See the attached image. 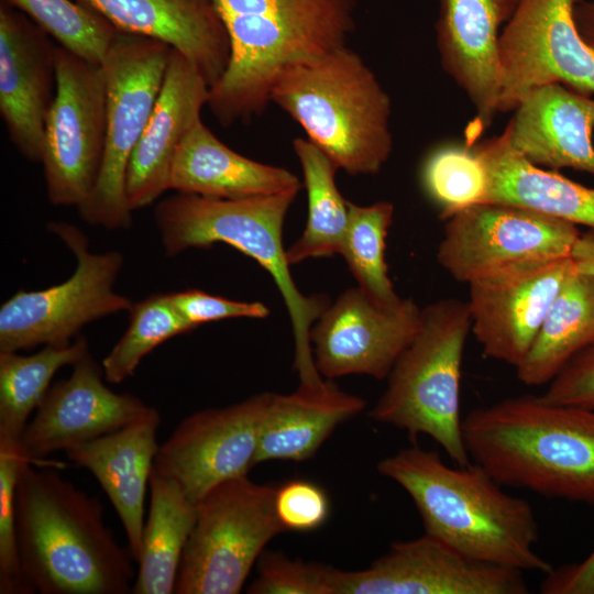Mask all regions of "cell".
<instances>
[{"label":"cell","mask_w":594,"mask_h":594,"mask_svg":"<svg viewBox=\"0 0 594 594\" xmlns=\"http://www.w3.org/2000/svg\"><path fill=\"white\" fill-rule=\"evenodd\" d=\"M119 31L168 44L199 70L211 87L230 57L228 32L216 0H75Z\"/></svg>","instance_id":"obj_23"},{"label":"cell","mask_w":594,"mask_h":594,"mask_svg":"<svg viewBox=\"0 0 594 594\" xmlns=\"http://www.w3.org/2000/svg\"><path fill=\"white\" fill-rule=\"evenodd\" d=\"M365 402L326 380L319 386L299 385L290 394H274L262 421L255 465L272 460L310 459L333 430L359 415Z\"/></svg>","instance_id":"obj_27"},{"label":"cell","mask_w":594,"mask_h":594,"mask_svg":"<svg viewBox=\"0 0 594 594\" xmlns=\"http://www.w3.org/2000/svg\"><path fill=\"white\" fill-rule=\"evenodd\" d=\"M579 33L594 52V0H581L574 10Z\"/></svg>","instance_id":"obj_43"},{"label":"cell","mask_w":594,"mask_h":594,"mask_svg":"<svg viewBox=\"0 0 594 594\" xmlns=\"http://www.w3.org/2000/svg\"><path fill=\"white\" fill-rule=\"evenodd\" d=\"M581 0H519L499 38V112L515 110L532 89L563 84L594 95V52L581 37Z\"/></svg>","instance_id":"obj_13"},{"label":"cell","mask_w":594,"mask_h":594,"mask_svg":"<svg viewBox=\"0 0 594 594\" xmlns=\"http://www.w3.org/2000/svg\"><path fill=\"white\" fill-rule=\"evenodd\" d=\"M161 416L153 408L119 430L65 451L87 469L113 505L125 532L128 549L138 563L142 553L145 496L160 444Z\"/></svg>","instance_id":"obj_24"},{"label":"cell","mask_w":594,"mask_h":594,"mask_svg":"<svg viewBox=\"0 0 594 594\" xmlns=\"http://www.w3.org/2000/svg\"><path fill=\"white\" fill-rule=\"evenodd\" d=\"M470 332L468 302L443 298L424 307L416 337L370 411L374 420L410 437H430L457 465L471 463L460 411L461 369Z\"/></svg>","instance_id":"obj_7"},{"label":"cell","mask_w":594,"mask_h":594,"mask_svg":"<svg viewBox=\"0 0 594 594\" xmlns=\"http://www.w3.org/2000/svg\"><path fill=\"white\" fill-rule=\"evenodd\" d=\"M307 191L308 215L301 235L286 249L289 265L341 255L349 224V200L336 184L338 167L308 139L293 142Z\"/></svg>","instance_id":"obj_30"},{"label":"cell","mask_w":594,"mask_h":594,"mask_svg":"<svg viewBox=\"0 0 594 594\" xmlns=\"http://www.w3.org/2000/svg\"><path fill=\"white\" fill-rule=\"evenodd\" d=\"M473 152L486 177L481 204L521 207L594 230V188L524 158L510 144L508 127Z\"/></svg>","instance_id":"obj_25"},{"label":"cell","mask_w":594,"mask_h":594,"mask_svg":"<svg viewBox=\"0 0 594 594\" xmlns=\"http://www.w3.org/2000/svg\"><path fill=\"white\" fill-rule=\"evenodd\" d=\"M421 180L428 196L446 220L454 212L481 204L486 177L479 157L469 147L442 146L425 161Z\"/></svg>","instance_id":"obj_35"},{"label":"cell","mask_w":594,"mask_h":594,"mask_svg":"<svg viewBox=\"0 0 594 594\" xmlns=\"http://www.w3.org/2000/svg\"><path fill=\"white\" fill-rule=\"evenodd\" d=\"M230 57L207 106L223 127L249 121L271 102L288 67L345 46L356 0H216Z\"/></svg>","instance_id":"obj_3"},{"label":"cell","mask_w":594,"mask_h":594,"mask_svg":"<svg viewBox=\"0 0 594 594\" xmlns=\"http://www.w3.org/2000/svg\"><path fill=\"white\" fill-rule=\"evenodd\" d=\"M88 353L84 338L64 345H44L31 355L0 352V436L19 440L55 373Z\"/></svg>","instance_id":"obj_31"},{"label":"cell","mask_w":594,"mask_h":594,"mask_svg":"<svg viewBox=\"0 0 594 594\" xmlns=\"http://www.w3.org/2000/svg\"><path fill=\"white\" fill-rule=\"evenodd\" d=\"M148 487L150 508L131 593L170 594L196 521L197 503L174 480L154 470Z\"/></svg>","instance_id":"obj_28"},{"label":"cell","mask_w":594,"mask_h":594,"mask_svg":"<svg viewBox=\"0 0 594 594\" xmlns=\"http://www.w3.org/2000/svg\"><path fill=\"white\" fill-rule=\"evenodd\" d=\"M271 102L346 174L375 175L392 154L391 98L348 45L286 68L272 87Z\"/></svg>","instance_id":"obj_6"},{"label":"cell","mask_w":594,"mask_h":594,"mask_svg":"<svg viewBox=\"0 0 594 594\" xmlns=\"http://www.w3.org/2000/svg\"><path fill=\"white\" fill-rule=\"evenodd\" d=\"M274 506L285 531L315 530L326 522L330 513L326 491L306 480H292L277 486Z\"/></svg>","instance_id":"obj_38"},{"label":"cell","mask_w":594,"mask_h":594,"mask_svg":"<svg viewBox=\"0 0 594 594\" xmlns=\"http://www.w3.org/2000/svg\"><path fill=\"white\" fill-rule=\"evenodd\" d=\"M103 378L88 353L73 365L69 377L50 387L19 439L31 463L119 430L154 408L138 396L113 392Z\"/></svg>","instance_id":"obj_18"},{"label":"cell","mask_w":594,"mask_h":594,"mask_svg":"<svg viewBox=\"0 0 594 594\" xmlns=\"http://www.w3.org/2000/svg\"><path fill=\"white\" fill-rule=\"evenodd\" d=\"M30 462L18 439L0 436V593L31 594L20 561L15 491L20 472Z\"/></svg>","instance_id":"obj_36"},{"label":"cell","mask_w":594,"mask_h":594,"mask_svg":"<svg viewBox=\"0 0 594 594\" xmlns=\"http://www.w3.org/2000/svg\"><path fill=\"white\" fill-rule=\"evenodd\" d=\"M576 224L530 209L476 204L446 219L438 263L470 284L505 270L569 257Z\"/></svg>","instance_id":"obj_12"},{"label":"cell","mask_w":594,"mask_h":594,"mask_svg":"<svg viewBox=\"0 0 594 594\" xmlns=\"http://www.w3.org/2000/svg\"><path fill=\"white\" fill-rule=\"evenodd\" d=\"M543 594H594V550L579 563L552 569L540 585Z\"/></svg>","instance_id":"obj_41"},{"label":"cell","mask_w":594,"mask_h":594,"mask_svg":"<svg viewBox=\"0 0 594 594\" xmlns=\"http://www.w3.org/2000/svg\"><path fill=\"white\" fill-rule=\"evenodd\" d=\"M209 89L195 65L172 48L158 97L127 169L125 196L132 212L169 189L176 152L201 120Z\"/></svg>","instance_id":"obj_21"},{"label":"cell","mask_w":594,"mask_h":594,"mask_svg":"<svg viewBox=\"0 0 594 594\" xmlns=\"http://www.w3.org/2000/svg\"><path fill=\"white\" fill-rule=\"evenodd\" d=\"M574 270L569 256L515 266L470 283L471 332L483 354L516 369Z\"/></svg>","instance_id":"obj_17"},{"label":"cell","mask_w":594,"mask_h":594,"mask_svg":"<svg viewBox=\"0 0 594 594\" xmlns=\"http://www.w3.org/2000/svg\"><path fill=\"white\" fill-rule=\"evenodd\" d=\"M106 125L102 64L57 45L56 91L45 122L41 161L51 204L79 208L88 199L102 163Z\"/></svg>","instance_id":"obj_11"},{"label":"cell","mask_w":594,"mask_h":594,"mask_svg":"<svg viewBox=\"0 0 594 594\" xmlns=\"http://www.w3.org/2000/svg\"><path fill=\"white\" fill-rule=\"evenodd\" d=\"M519 0H439L436 42L444 72L476 111L479 133L499 112V38Z\"/></svg>","instance_id":"obj_20"},{"label":"cell","mask_w":594,"mask_h":594,"mask_svg":"<svg viewBox=\"0 0 594 594\" xmlns=\"http://www.w3.org/2000/svg\"><path fill=\"white\" fill-rule=\"evenodd\" d=\"M336 594H527L524 572L471 558L425 532L369 568L337 569Z\"/></svg>","instance_id":"obj_16"},{"label":"cell","mask_w":594,"mask_h":594,"mask_svg":"<svg viewBox=\"0 0 594 594\" xmlns=\"http://www.w3.org/2000/svg\"><path fill=\"white\" fill-rule=\"evenodd\" d=\"M299 178L283 167L248 158L222 143L200 120L178 147L169 189L218 199L298 193Z\"/></svg>","instance_id":"obj_26"},{"label":"cell","mask_w":594,"mask_h":594,"mask_svg":"<svg viewBox=\"0 0 594 594\" xmlns=\"http://www.w3.org/2000/svg\"><path fill=\"white\" fill-rule=\"evenodd\" d=\"M169 296L180 315L195 329L222 319H263L270 315L263 302L232 300L199 289L180 290Z\"/></svg>","instance_id":"obj_39"},{"label":"cell","mask_w":594,"mask_h":594,"mask_svg":"<svg viewBox=\"0 0 594 594\" xmlns=\"http://www.w3.org/2000/svg\"><path fill=\"white\" fill-rule=\"evenodd\" d=\"M170 51L160 40L119 31L102 62L107 82L105 151L95 188L78 208L81 219L91 226L108 230L131 226L127 169L158 97Z\"/></svg>","instance_id":"obj_8"},{"label":"cell","mask_w":594,"mask_h":594,"mask_svg":"<svg viewBox=\"0 0 594 594\" xmlns=\"http://www.w3.org/2000/svg\"><path fill=\"white\" fill-rule=\"evenodd\" d=\"M421 309L413 298L385 306L359 286L344 290L311 327L317 371L326 380L354 374L387 378L419 330Z\"/></svg>","instance_id":"obj_14"},{"label":"cell","mask_w":594,"mask_h":594,"mask_svg":"<svg viewBox=\"0 0 594 594\" xmlns=\"http://www.w3.org/2000/svg\"><path fill=\"white\" fill-rule=\"evenodd\" d=\"M377 470L411 497L426 534L481 561L522 572L553 569L535 549L531 505L505 493L479 464L450 466L437 451L414 446L384 458Z\"/></svg>","instance_id":"obj_2"},{"label":"cell","mask_w":594,"mask_h":594,"mask_svg":"<svg viewBox=\"0 0 594 594\" xmlns=\"http://www.w3.org/2000/svg\"><path fill=\"white\" fill-rule=\"evenodd\" d=\"M349 224L341 255L361 289L382 305H396L402 297L388 276L385 258L394 205L386 200L367 206L349 201Z\"/></svg>","instance_id":"obj_32"},{"label":"cell","mask_w":594,"mask_h":594,"mask_svg":"<svg viewBox=\"0 0 594 594\" xmlns=\"http://www.w3.org/2000/svg\"><path fill=\"white\" fill-rule=\"evenodd\" d=\"M130 322L102 361L105 380L118 384L133 376L142 359L165 341L193 331L169 294H155L133 304Z\"/></svg>","instance_id":"obj_34"},{"label":"cell","mask_w":594,"mask_h":594,"mask_svg":"<svg viewBox=\"0 0 594 594\" xmlns=\"http://www.w3.org/2000/svg\"><path fill=\"white\" fill-rule=\"evenodd\" d=\"M594 342V277L575 270L550 305L524 360L516 367L527 386L548 385L578 353Z\"/></svg>","instance_id":"obj_29"},{"label":"cell","mask_w":594,"mask_h":594,"mask_svg":"<svg viewBox=\"0 0 594 594\" xmlns=\"http://www.w3.org/2000/svg\"><path fill=\"white\" fill-rule=\"evenodd\" d=\"M272 393H261L183 419L158 447L153 470L174 480L195 502L217 485L248 475Z\"/></svg>","instance_id":"obj_15"},{"label":"cell","mask_w":594,"mask_h":594,"mask_svg":"<svg viewBox=\"0 0 594 594\" xmlns=\"http://www.w3.org/2000/svg\"><path fill=\"white\" fill-rule=\"evenodd\" d=\"M468 453L498 484L594 506V409L507 397L462 419Z\"/></svg>","instance_id":"obj_4"},{"label":"cell","mask_w":594,"mask_h":594,"mask_svg":"<svg viewBox=\"0 0 594 594\" xmlns=\"http://www.w3.org/2000/svg\"><path fill=\"white\" fill-rule=\"evenodd\" d=\"M48 229L72 251L76 268L58 285L19 289L1 305L0 352L68 344L86 324L133 306L113 289L123 265L120 252H90L86 235L66 222H52Z\"/></svg>","instance_id":"obj_10"},{"label":"cell","mask_w":594,"mask_h":594,"mask_svg":"<svg viewBox=\"0 0 594 594\" xmlns=\"http://www.w3.org/2000/svg\"><path fill=\"white\" fill-rule=\"evenodd\" d=\"M337 569L290 559L279 552H263L257 575L249 586L252 594H336Z\"/></svg>","instance_id":"obj_37"},{"label":"cell","mask_w":594,"mask_h":594,"mask_svg":"<svg viewBox=\"0 0 594 594\" xmlns=\"http://www.w3.org/2000/svg\"><path fill=\"white\" fill-rule=\"evenodd\" d=\"M15 510L21 568L33 593L132 592L134 559L107 526L97 497L58 472L26 462L16 483Z\"/></svg>","instance_id":"obj_1"},{"label":"cell","mask_w":594,"mask_h":594,"mask_svg":"<svg viewBox=\"0 0 594 594\" xmlns=\"http://www.w3.org/2000/svg\"><path fill=\"white\" fill-rule=\"evenodd\" d=\"M570 258L576 272L594 277V230L580 234Z\"/></svg>","instance_id":"obj_42"},{"label":"cell","mask_w":594,"mask_h":594,"mask_svg":"<svg viewBox=\"0 0 594 594\" xmlns=\"http://www.w3.org/2000/svg\"><path fill=\"white\" fill-rule=\"evenodd\" d=\"M539 397L548 404L594 409V342L571 359Z\"/></svg>","instance_id":"obj_40"},{"label":"cell","mask_w":594,"mask_h":594,"mask_svg":"<svg viewBox=\"0 0 594 594\" xmlns=\"http://www.w3.org/2000/svg\"><path fill=\"white\" fill-rule=\"evenodd\" d=\"M55 41L21 11L0 2V113L10 141L41 163L56 91Z\"/></svg>","instance_id":"obj_19"},{"label":"cell","mask_w":594,"mask_h":594,"mask_svg":"<svg viewBox=\"0 0 594 594\" xmlns=\"http://www.w3.org/2000/svg\"><path fill=\"white\" fill-rule=\"evenodd\" d=\"M297 194L218 199L178 193L156 205L154 220L169 256L224 243L253 258L272 276L290 319L294 367L300 385L318 386L324 380L315 365L310 330L330 301L323 295H304L289 271L283 228Z\"/></svg>","instance_id":"obj_5"},{"label":"cell","mask_w":594,"mask_h":594,"mask_svg":"<svg viewBox=\"0 0 594 594\" xmlns=\"http://www.w3.org/2000/svg\"><path fill=\"white\" fill-rule=\"evenodd\" d=\"M29 16L57 45L102 64L119 30L75 0H1Z\"/></svg>","instance_id":"obj_33"},{"label":"cell","mask_w":594,"mask_h":594,"mask_svg":"<svg viewBox=\"0 0 594 594\" xmlns=\"http://www.w3.org/2000/svg\"><path fill=\"white\" fill-rule=\"evenodd\" d=\"M513 148L531 164L594 176V99L563 84L532 89L507 124Z\"/></svg>","instance_id":"obj_22"},{"label":"cell","mask_w":594,"mask_h":594,"mask_svg":"<svg viewBox=\"0 0 594 594\" xmlns=\"http://www.w3.org/2000/svg\"><path fill=\"white\" fill-rule=\"evenodd\" d=\"M275 491L243 475L217 485L198 501L174 593L242 590L265 546L285 531L275 512Z\"/></svg>","instance_id":"obj_9"}]
</instances>
